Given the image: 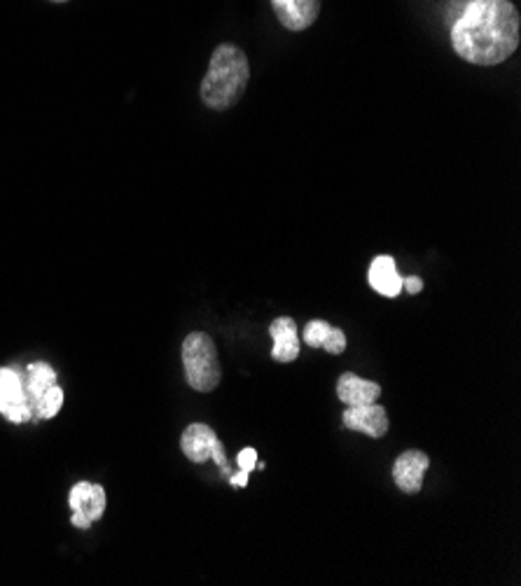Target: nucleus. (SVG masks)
Returning <instances> with one entry per match:
<instances>
[{
  "instance_id": "obj_1",
  "label": "nucleus",
  "mask_w": 521,
  "mask_h": 586,
  "mask_svg": "<svg viewBox=\"0 0 521 586\" xmlns=\"http://www.w3.org/2000/svg\"><path fill=\"white\" fill-rule=\"evenodd\" d=\"M521 40V17L510 0H470L451 29L456 54L475 66H498Z\"/></svg>"
},
{
  "instance_id": "obj_20",
  "label": "nucleus",
  "mask_w": 521,
  "mask_h": 586,
  "mask_svg": "<svg viewBox=\"0 0 521 586\" xmlns=\"http://www.w3.org/2000/svg\"><path fill=\"white\" fill-rule=\"evenodd\" d=\"M52 3H66V0H52Z\"/></svg>"
},
{
  "instance_id": "obj_4",
  "label": "nucleus",
  "mask_w": 521,
  "mask_h": 586,
  "mask_svg": "<svg viewBox=\"0 0 521 586\" xmlns=\"http://www.w3.org/2000/svg\"><path fill=\"white\" fill-rule=\"evenodd\" d=\"M0 414L10 423L33 420L31 404L24 393V379L14 367H0Z\"/></svg>"
},
{
  "instance_id": "obj_17",
  "label": "nucleus",
  "mask_w": 521,
  "mask_h": 586,
  "mask_svg": "<svg viewBox=\"0 0 521 586\" xmlns=\"http://www.w3.org/2000/svg\"><path fill=\"white\" fill-rule=\"evenodd\" d=\"M236 465H238V470H246V472H251V470H255V465H257V451L255 449H244V451H238V456H236Z\"/></svg>"
},
{
  "instance_id": "obj_9",
  "label": "nucleus",
  "mask_w": 521,
  "mask_h": 586,
  "mask_svg": "<svg viewBox=\"0 0 521 586\" xmlns=\"http://www.w3.org/2000/svg\"><path fill=\"white\" fill-rule=\"evenodd\" d=\"M217 435L213 428H209L206 423H192L185 428L183 437H180V451L185 454L188 460L202 465L211 460L213 447L217 444Z\"/></svg>"
},
{
  "instance_id": "obj_10",
  "label": "nucleus",
  "mask_w": 521,
  "mask_h": 586,
  "mask_svg": "<svg viewBox=\"0 0 521 586\" xmlns=\"http://www.w3.org/2000/svg\"><path fill=\"white\" fill-rule=\"evenodd\" d=\"M337 395L342 399L347 407H360V404H372L382 395V386L374 381L360 379L358 374H342L337 381Z\"/></svg>"
},
{
  "instance_id": "obj_6",
  "label": "nucleus",
  "mask_w": 521,
  "mask_h": 586,
  "mask_svg": "<svg viewBox=\"0 0 521 586\" xmlns=\"http://www.w3.org/2000/svg\"><path fill=\"white\" fill-rule=\"evenodd\" d=\"M430 468V458L424 451H405L400 454L395 465H393V479L397 483V489L403 493H418L421 487H424V477Z\"/></svg>"
},
{
  "instance_id": "obj_2",
  "label": "nucleus",
  "mask_w": 521,
  "mask_h": 586,
  "mask_svg": "<svg viewBox=\"0 0 521 586\" xmlns=\"http://www.w3.org/2000/svg\"><path fill=\"white\" fill-rule=\"evenodd\" d=\"M251 79V64L242 47L217 45L202 83V100L211 110H227L244 96Z\"/></svg>"
},
{
  "instance_id": "obj_13",
  "label": "nucleus",
  "mask_w": 521,
  "mask_h": 586,
  "mask_svg": "<svg viewBox=\"0 0 521 586\" xmlns=\"http://www.w3.org/2000/svg\"><path fill=\"white\" fill-rule=\"evenodd\" d=\"M22 379H24V393L31 404V412H33V404L40 399V395H45L52 386H56V372L47 365V362H31L26 372L22 374Z\"/></svg>"
},
{
  "instance_id": "obj_12",
  "label": "nucleus",
  "mask_w": 521,
  "mask_h": 586,
  "mask_svg": "<svg viewBox=\"0 0 521 586\" xmlns=\"http://www.w3.org/2000/svg\"><path fill=\"white\" fill-rule=\"evenodd\" d=\"M370 286L374 292L384 297H397L403 292V276L397 274L395 259L389 255H379L370 267Z\"/></svg>"
},
{
  "instance_id": "obj_18",
  "label": "nucleus",
  "mask_w": 521,
  "mask_h": 586,
  "mask_svg": "<svg viewBox=\"0 0 521 586\" xmlns=\"http://www.w3.org/2000/svg\"><path fill=\"white\" fill-rule=\"evenodd\" d=\"M403 288H405L407 292H412V295H418L421 290H424V280L416 278V276H412V278H403Z\"/></svg>"
},
{
  "instance_id": "obj_7",
  "label": "nucleus",
  "mask_w": 521,
  "mask_h": 586,
  "mask_svg": "<svg viewBox=\"0 0 521 586\" xmlns=\"http://www.w3.org/2000/svg\"><path fill=\"white\" fill-rule=\"evenodd\" d=\"M344 428L353 433H363L368 437H384L389 433V414L382 404H360V407H347L344 416Z\"/></svg>"
},
{
  "instance_id": "obj_11",
  "label": "nucleus",
  "mask_w": 521,
  "mask_h": 586,
  "mask_svg": "<svg viewBox=\"0 0 521 586\" xmlns=\"http://www.w3.org/2000/svg\"><path fill=\"white\" fill-rule=\"evenodd\" d=\"M269 334L274 339L272 358L276 362H293L299 355V330L297 322L288 316L276 318L269 328Z\"/></svg>"
},
{
  "instance_id": "obj_5",
  "label": "nucleus",
  "mask_w": 521,
  "mask_h": 586,
  "mask_svg": "<svg viewBox=\"0 0 521 586\" xmlns=\"http://www.w3.org/2000/svg\"><path fill=\"white\" fill-rule=\"evenodd\" d=\"M73 510V525L75 529H89L94 521H98L106 512V491L98 483L79 481L71 489L68 496Z\"/></svg>"
},
{
  "instance_id": "obj_19",
  "label": "nucleus",
  "mask_w": 521,
  "mask_h": 586,
  "mask_svg": "<svg viewBox=\"0 0 521 586\" xmlns=\"http://www.w3.org/2000/svg\"><path fill=\"white\" fill-rule=\"evenodd\" d=\"M227 481L232 483V487H236V489H244L246 483H248V472H246V470H238V472L232 475Z\"/></svg>"
},
{
  "instance_id": "obj_16",
  "label": "nucleus",
  "mask_w": 521,
  "mask_h": 586,
  "mask_svg": "<svg viewBox=\"0 0 521 586\" xmlns=\"http://www.w3.org/2000/svg\"><path fill=\"white\" fill-rule=\"evenodd\" d=\"M320 349H326L332 355H342L347 351V334L339 328H330V332H328V337L323 341V347H320Z\"/></svg>"
},
{
  "instance_id": "obj_15",
  "label": "nucleus",
  "mask_w": 521,
  "mask_h": 586,
  "mask_svg": "<svg viewBox=\"0 0 521 586\" xmlns=\"http://www.w3.org/2000/svg\"><path fill=\"white\" fill-rule=\"evenodd\" d=\"M330 328H332V326H328L326 320H311L309 326L305 328V341H307V347H311V349H320V347H323V341H326Z\"/></svg>"
},
{
  "instance_id": "obj_8",
  "label": "nucleus",
  "mask_w": 521,
  "mask_h": 586,
  "mask_svg": "<svg viewBox=\"0 0 521 586\" xmlns=\"http://www.w3.org/2000/svg\"><path fill=\"white\" fill-rule=\"evenodd\" d=\"M320 0H272L274 14L288 31H307L320 14Z\"/></svg>"
},
{
  "instance_id": "obj_14",
  "label": "nucleus",
  "mask_w": 521,
  "mask_h": 586,
  "mask_svg": "<svg viewBox=\"0 0 521 586\" xmlns=\"http://www.w3.org/2000/svg\"><path fill=\"white\" fill-rule=\"evenodd\" d=\"M64 404V391L59 386H52L45 395H40V399L33 404V420H50L59 414Z\"/></svg>"
},
{
  "instance_id": "obj_3",
  "label": "nucleus",
  "mask_w": 521,
  "mask_h": 586,
  "mask_svg": "<svg viewBox=\"0 0 521 586\" xmlns=\"http://www.w3.org/2000/svg\"><path fill=\"white\" fill-rule=\"evenodd\" d=\"M183 367L185 381L194 391L211 393L217 388L223 370H220L215 343L206 332H192L183 341Z\"/></svg>"
}]
</instances>
